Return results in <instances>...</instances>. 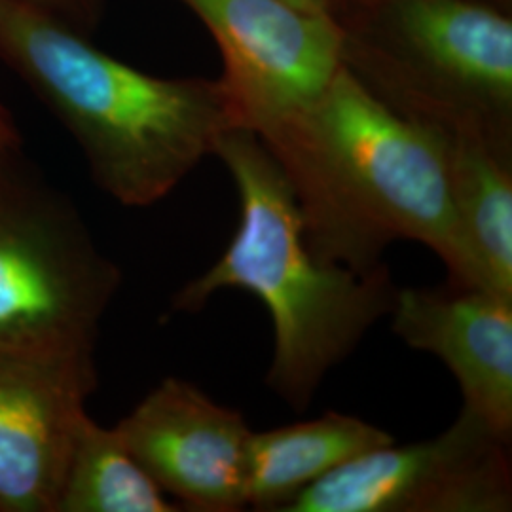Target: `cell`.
<instances>
[{
  "label": "cell",
  "mask_w": 512,
  "mask_h": 512,
  "mask_svg": "<svg viewBox=\"0 0 512 512\" xmlns=\"http://www.w3.org/2000/svg\"><path fill=\"white\" fill-rule=\"evenodd\" d=\"M224 59L220 78L241 128L260 133L308 107L342 61V31L329 12L287 0H183Z\"/></svg>",
  "instance_id": "8992f818"
},
{
  "label": "cell",
  "mask_w": 512,
  "mask_h": 512,
  "mask_svg": "<svg viewBox=\"0 0 512 512\" xmlns=\"http://www.w3.org/2000/svg\"><path fill=\"white\" fill-rule=\"evenodd\" d=\"M393 21L421 80L389 105L440 129L476 124L509 141L511 19L467 0H395Z\"/></svg>",
  "instance_id": "52a82bcc"
},
{
  "label": "cell",
  "mask_w": 512,
  "mask_h": 512,
  "mask_svg": "<svg viewBox=\"0 0 512 512\" xmlns=\"http://www.w3.org/2000/svg\"><path fill=\"white\" fill-rule=\"evenodd\" d=\"M177 511L183 509L165 497L118 431L84 414L74 433L55 512Z\"/></svg>",
  "instance_id": "4fadbf2b"
},
{
  "label": "cell",
  "mask_w": 512,
  "mask_h": 512,
  "mask_svg": "<svg viewBox=\"0 0 512 512\" xmlns=\"http://www.w3.org/2000/svg\"><path fill=\"white\" fill-rule=\"evenodd\" d=\"M114 429L183 511L247 509V444L253 429L238 408L217 403L198 385L171 376Z\"/></svg>",
  "instance_id": "ba28073f"
},
{
  "label": "cell",
  "mask_w": 512,
  "mask_h": 512,
  "mask_svg": "<svg viewBox=\"0 0 512 512\" xmlns=\"http://www.w3.org/2000/svg\"><path fill=\"white\" fill-rule=\"evenodd\" d=\"M29 2L37 4L42 10L52 12L54 16L61 12H73L78 6L84 4V0H29Z\"/></svg>",
  "instance_id": "9a60e30c"
},
{
  "label": "cell",
  "mask_w": 512,
  "mask_h": 512,
  "mask_svg": "<svg viewBox=\"0 0 512 512\" xmlns=\"http://www.w3.org/2000/svg\"><path fill=\"white\" fill-rule=\"evenodd\" d=\"M391 442L393 435L382 427L342 412L253 431L247 444V507L281 512L319 478Z\"/></svg>",
  "instance_id": "7c38bea8"
},
{
  "label": "cell",
  "mask_w": 512,
  "mask_h": 512,
  "mask_svg": "<svg viewBox=\"0 0 512 512\" xmlns=\"http://www.w3.org/2000/svg\"><path fill=\"white\" fill-rule=\"evenodd\" d=\"M19 133L12 116L0 105V150L18 148Z\"/></svg>",
  "instance_id": "5bb4252c"
},
{
  "label": "cell",
  "mask_w": 512,
  "mask_h": 512,
  "mask_svg": "<svg viewBox=\"0 0 512 512\" xmlns=\"http://www.w3.org/2000/svg\"><path fill=\"white\" fill-rule=\"evenodd\" d=\"M0 59L73 133L97 186L126 207L164 200L241 128L220 80L141 73L29 0H0Z\"/></svg>",
  "instance_id": "7a4b0ae2"
},
{
  "label": "cell",
  "mask_w": 512,
  "mask_h": 512,
  "mask_svg": "<svg viewBox=\"0 0 512 512\" xmlns=\"http://www.w3.org/2000/svg\"><path fill=\"white\" fill-rule=\"evenodd\" d=\"M511 440L469 410L433 439L385 444L304 488L281 512H509Z\"/></svg>",
  "instance_id": "5b68a950"
},
{
  "label": "cell",
  "mask_w": 512,
  "mask_h": 512,
  "mask_svg": "<svg viewBox=\"0 0 512 512\" xmlns=\"http://www.w3.org/2000/svg\"><path fill=\"white\" fill-rule=\"evenodd\" d=\"M0 150V351L93 357L122 283L73 205Z\"/></svg>",
  "instance_id": "277c9868"
},
{
  "label": "cell",
  "mask_w": 512,
  "mask_h": 512,
  "mask_svg": "<svg viewBox=\"0 0 512 512\" xmlns=\"http://www.w3.org/2000/svg\"><path fill=\"white\" fill-rule=\"evenodd\" d=\"M287 2L310 12H327V0H287Z\"/></svg>",
  "instance_id": "2e32d148"
},
{
  "label": "cell",
  "mask_w": 512,
  "mask_h": 512,
  "mask_svg": "<svg viewBox=\"0 0 512 512\" xmlns=\"http://www.w3.org/2000/svg\"><path fill=\"white\" fill-rule=\"evenodd\" d=\"M256 135L291 184L319 260L365 274L391 243L416 241L439 256L448 285L484 289L456 219L442 129L342 65L313 103Z\"/></svg>",
  "instance_id": "6da1fadb"
},
{
  "label": "cell",
  "mask_w": 512,
  "mask_h": 512,
  "mask_svg": "<svg viewBox=\"0 0 512 512\" xmlns=\"http://www.w3.org/2000/svg\"><path fill=\"white\" fill-rule=\"evenodd\" d=\"M93 357L0 351V512H55Z\"/></svg>",
  "instance_id": "9c48e42d"
},
{
  "label": "cell",
  "mask_w": 512,
  "mask_h": 512,
  "mask_svg": "<svg viewBox=\"0 0 512 512\" xmlns=\"http://www.w3.org/2000/svg\"><path fill=\"white\" fill-rule=\"evenodd\" d=\"M391 329L454 374L463 406L501 439L512 437V296L490 289H397Z\"/></svg>",
  "instance_id": "30bf717a"
},
{
  "label": "cell",
  "mask_w": 512,
  "mask_h": 512,
  "mask_svg": "<svg viewBox=\"0 0 512 512\" xmlns=\"http://www.w3.org/2000/svg\"><path fill=\"white\" fill-rule=\"evenodd\" d=\"M215 156L238 190V230L219 260L173 296L169 311L198 313L224 289L256 296L274 325L264 382L302 412L330 370L391 313L399 287L385 264L363 274L311 253L291 184L253 129H228Z\"/></svg>",
  "instance_id": "3957f363"
},
{
  "label": "cell",
  "mask_w": 512,
  "mask_h": 512,
  "mask_svg": "<svg viewBox=\"0 0 512 512\" xmlns=\"http://www.w3.org/2000/svg\"><path fill=\"white\" fill-rule=\"evenodd\" d=\"M459 230L484 289L512 296L509 141L480 126L444 131Z\"/></svg>",
  "instance_id": "8fae6325"
}]
</instances>
